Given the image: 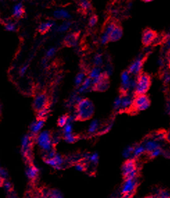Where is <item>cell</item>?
Masks as SVG:
<instances>
[{"label": "cell", "mask_w": 170, "mask_h": 198, "mask_svg": "<svg viewBox=\"0 0 170 198\" xmlns=\"http://www.w3.org/2000/svg\"><path fill=\"white\" fill-rule=\"evenodd\" d=\"M86 158L90 163L97 165L99 161V154L97 153H93L92 154H87L86 155Z\"/></svg>", "instance_id": "28"}, {"label": "cell", "mask_w": 170, "mask_h": 198, "mask_svg": "<svg viewBox=\"0 0 170 198\" xmlns=\"http://www.w3.org/2000/svg\"><path fill=\"white\" fill-rule=\"evenodd\" d=\"M81 99L82 98L81 97V94H78V93H76V94H72L70 97L69 101H68V106H69V107L76 106Z\"/></svg>", "instance_id": "25"}, {"label": "cell", "mask_w": 170, "mask_h": 198, "mask_svg": "<svg viewBox=\"0 0 170 198\" xmlns=\"http://www.w3.org/2000/svg\"><path fill=\"white\" fill-rule=\"evenodd\" d=\"M143 1L145 2H152L153 0H143Z\"/></svg>", "instance_id": "57"}, {"label": "cell", "mask_w": 170, "mask_h": 198, "mask_svg": "<svg viewBox=\"0 0 170 198\" xmlns=\"http://www.w3.org/2000/svg\"><path fill=\"white\" fill-rule=\"evenodd\" d=\"M49 110L47 107L40 110H39V111H38V119H45L47 117L48 115H49Z\"/></svg>", "instance_id": "33"}, {"label": "cell", "mask_w": 170, "mask_h": 198, "mask_svg": "<svg viewBox=\"0 0 170 198\" xmlns=\"http://www.w3.org/2000/svg\"><path fill=\"white\" fill-rule=\"evenodd\" d=\"M134 98L131 95L128 94L121 96V110H127L133 107Z\"/></svg>", "instance_id": "15"}, {"label": "cell", "mask_w": 170, "mask_h": 198, "mask_svg": "<svg viewBox=\"0 0 170 198\" xmlns=\"http://www.w3.org/2000/svg\"><path fill=\"white\" fill-rule=\"evenodd\" d=\"M63 134H67V133H72L73 132V125L72 122L70 121H67V123L63 127Z\"/></svg>", "instance_id": "34"}, {"label": "cell", "mask_w": 170, "mask_h": 198, "mask_svg": "<svg viewBox=\"0 0 170 198\" xmlns=\"http://www.w3.org/2000/svg\"><path fill=\"white\" fill-rule=\"evenodd\" d=\"M2 186L4 188V190L7 192V193H11L12 192V189H13V186L11 184V183L9 182V181L6 180H4V182L2 183Z\"/></svg>", "instance_id": "35"}, {"label": "cell", "mask_w": 170, "mask_h": 198, "mask_svg": "<svg viewBox=\"0 0 170 198\" xmlns=\"http://www.w3.org/2000/svg\"><path fill=\"white\" fill-rule=\"evenodd\" d=\"M134 146H127L126 148L124 149L123 151V156L126 158H131L133 157V151H134Z\"/></svg>", "instance_id": "32"}, {"label": "cell", "mask_w": 170, "mask_h": 198, "mask_svg": "<svg viewBox=\"0 0 170 198\" xmlns=\"http://www.w3.org/2000/svg\"><path fill=\"white\" fill-rule=\"evenodd\" d=\"M71 27V22L69 21H65L57 27V31L60 33L66 32Z\"/></svg>", "instance_id": "29"}, {"label": "cell", "mask_w": 170, "mask_h": 198, "mask_svg": "<svg viewBox=\"0 0 170 198\" xmlns=\"http://www.w3.org/2000/svg\"><path fill=\"white\" fill-rule=\"evenodd\" d=\"M151 105V102L149 97L146 94L137 95L134 98L133 107L138 111H144L149 108Z\"/></svg>", "instance_id": "5"}, {"label": "cell", "mask_w": 170, "mask_h": 198, "mask_svg": "<svg viewBox=\"0 0 170 198\" xmlns=\"http://www.w3.org/2000/svg\"><path fill=\"white\" fill-rule=\"evenodd\" d=\"M13 15L16 18H21L24 15V7L22 3H18L14 6L13 8Z\"/></svg>", "instance_id": "21"}, {"label": "cell", "mask_w": 170, "mask_h": 198, "mask_svg": "<svg viewBox=\"0 0 170 198\" xmlns=\"http://www.w3.org/2000/svg\"><path fill=\"white\" fill-rule=\"evenodd\" d=\"M103 73V72L101 71V69L100 67L98 66H95L93 67L92 69L90 70V71L89 72L88 78H90L92 80H95V79L98 78Z\"/></svg>", "instance_id": "24"}, {"label": "cell", "mask_w": 170, "mask_h": 198, "mask_svg": "<svg viewBox=\"0 0 170 198\" xmlns=\"http://www.w3.org/2000/svg\"><path fill=\"white\" fill-rule=\"evenodd\" d=\"M123 36V30L121 29V27L120 26L116 25L114 29L112 31V32L110 34L109 38L110 41L112 42H116L119 40H120L121 38Z\"/></svg>", "instance_id": "17"}, {"label": "cell", "mask_w": 170, "mask_h": 198, "mask_svg": "<svg viewBox=\"0 0 170 198\" xmlns=\"http://www.w3.org/2000/svg\"><path fill=\"white\" fill-rule=\"evenodd\" d=\"M78 42V36L76 34H70L65 38V43L68 46H75Z\"/></svg>", "instance_id": "20"}, {"label": "cell", "mask_w": 170, "mask_h": 198, "mask_svg": "<svg viewBox=\"0 0 170 198\" xmlns=\"http://www.w3.org/2000/svg\"><path fill=\"white\" fill-rule=\"evenodd\" d=\"M98 18L96 16H92V17H90V18L89 20V25L90 27H94L97 23Z\"/></svg>", "instance_id": "45"}, {"label": "cell", "mask_w": 170, "mask_h": 198, "mask_svg": "<svg viewBox=\"0 0 170 198\" xmlns=\"http://www.w3.org/2000/svg\"><path fill=\"white\" fill-rule=\"evenodd\" d=\"M100 121L97 119H93L89 124L87 131H88L90 134H94L98 131L99 128H100Z\"/></svg>", "instance_id": "23"}, {"label": "cell", "mask_w": 170, "mask_h": 198, "mask_svg": "<svg viewBox=\"0 0 170 198\" xmlns=\"http://www.w3.org/2000/svg\"><path fill=\"white\" fill-rule=\"evenodd\" d=\"M124 183L123 184L121 193L125 195L127 193H135L136 187L138 186L137 178H129L124 179Z\"/></svg>", "instance_id": "8"}, {"label": "cell", "mask_w": 170, "mask_h": 198, "mask_svg": "<svg viewBox=\"0 0 170 198\" xmlns=\"http://www.w3.org/2000/svg\"><path fill=\"white\" fill-rule=\"evenodd\" d=\"M146 152L145 149H144V146L143 145H139L134 146V151H133V157L137 158L140 156L141 155H142L143 154Z\"/></svg>", "instance_id": "26"}, {"label": "cell", "mask_w": 170, "mask_h": 198, "mask_svg": "<svg viewBox=\"0 0 170 198\" xmlns=\"http://www.w3.org/2000/svg\"><path fill=\"white\" fill-rule=\"evenodd\" d=\"M42 196V194L40 195V196H37V195H36V196H32L30 198H41Z\"/></svg>", "instance_id": "54"}, {"label": "cell", "mask_w": 170, "mask_h": 198, "mask_svg": "<svg viewBox=\"0 0 170 198\" xmlns=\"http://www.w3.org/2000/svg\"><path fill=\"white\" fill-rule=\"evenodd\" d=\"M75 169L78 171L83 172L86 169V165H85V164H83V163H78L75 165Z\"/></svg>", "instance_id": "46"}, {"label": "cell", "mask_w": 170, "mask_h": 198, "mask_svg": "<svg viewBox=\"0 0 170 198\" xmlns=\"http://www.w3.org/2000/svg\"><path fill=\"white\" fill-rule=\"evenodd\" d=\"M22 152L24 157L29 159L31 155V149L32 145V137L29 135H25L22 138Z\"/></svg>", "instance_id": "7"}, {"label": "cell", "mask_w": 170, "mask_h": 198, "mask_svg": "<svg viewBox=\"0 0 170 198\" xmlns=\"http://www.w3.org/2000/svg\"><path fill=\"white\" fill-rule=\"evenodd\" d=\"M143 66V58L142 56H138L130 65L128 71L131 75L138 76L140 74Z\"/></svg>", "instance_id": "9"}, {"label": "cell", "mask_w": 170, "mask_h": 198, "mask_svg": "<svg viewBox=\"0 0 170 198\" xmlns=\"http://www.w3.org/2000/svg\"><path fill=\"white\" fill-rule=\"evenodd\" d=\"M39 173L38 168L33 165H30L26 169V175L30 180H35Z\"/></svg>", "instance_id": "18"}, {"label": "cell", "mask_w": 170, "mask_h": 198, "mask_svg": "<svg viewBox=\"0 0 170 198\" xmlns=\"http://www.w3.org/2000/svg\"><path fill=\"white\" fill-rule=\"evenodd\" d=\"M55 25V22L52 20H49L42 22L38 27V30L40 33H46L51 28H52Z\"/></svg>", "instance_id": "22"}, {"label": "cell", "mask_w": 170, "mask_h": 198, "mask_svg": "<svg viewBox=\"0 0 170 198\" xmlns=\"http://www.w3.org/2000/svg\"><path fill=\"white\" fill-rule=\"evenodd\" d=\"M64 140L66 142L69 144H72L76 142L77 140V137L76 135H74L72 133H67V134H64Z\"/></svg>", "instance_id": "31"}, {"label": "cell", "mask_w": 170, "mask_h": 198, "mask_svg": "<svg viewBox=\"0 0 170 198\" xmlns=\"http://www.w3.org/2000/svg\"><path fill=\"white\" fill-rule=\"evenodd\" d=\"M132 80L131 75L128 70L124 71L121 75V89L124 92H128L130 91V85Z\"/></svg>", "instance_id": "11"}, {"label": "cell", "mask_w": 170, "mask_h": 198, "mask_svg": "<svg viewBox=\"0 0 170 198\" xmlns=\"http://www.w3.org/2000/svg\"><path fill=\"white\" fill-rule=\"evenodd\" d=\"M163 80L165 83H169L170 80V76L169 73H165L163 76Z\"/></svg>", "instance_id": "51"}, {"label": "cell", "mask_w": 170, "mask_h": 198, "mask_svg": "<svg viewBox=\"0 0 170 198\" xmlns=\"http://www.w3.org/2000/svg\"><path fill=\"white\" fill-rule=\"evenodd\" d=\"M110 41V38H109V35L106 34H105L103 32V34H102V35L101 36V44L103 45H106L107 44L108 42Z\"/></svg>", "instance_id": "43"}, {"label": "cell", "mask_w": 170, "mask_h": 198, "mask_svg": "<svg viewBox=\"0 0 170 198\" xmlns=\"http://www.w3.org/2000/svg\"><path fill=\"white\" fill-rule=\"evenodd\" d=\"M156 198H169V193L167 191H162Z\"/></svg>", "instance_id": "48"}, {"label": "cell", "mask_w": 170, "mask_h": 198, "mask_svg": "<svg viewBox=\"0 0 170 198\" xmlns=\"http://www.w3.org/2000/svg\"><path fill=\"white\" fill-rule=\"evenodd\" d=\"M158 64L160 65V66H163V60L162 59H160L158 61Z\"/></svg>", "instance_id": "53"}, {"label": "cell", "mask_w": 170, "mask_h": 198, "mask_svg": "<svg viewBox=\"0 0 170 198\" xmlns=\"http://www.w3.org/2000/svg\"><path fill=\"white\" fill-rule=\"evenodd\" d=\"M108 77L104 74V72L98 78L92 80L93 89L98 92H105L109 87Z\"/></svg>", "instance_id": "6"}, {"label": "cell", "mask_w": 170, "mask_h": 198, "mask_svg": "<svg viewBox=\"0 0 170 198\" xmlns=\"http://www.w3.org/2000/svg\"><path fill=\"white\" fill-rule=\"evenodd\" d=\"M144 198H156V197H155L154 196H148V197H144Z\"/></svg>", "instance_id": "56"}, {"label": "cell", "mask_w": 170, "mask_h": 198, "mask_svg": "<svg viewBox=\"0 0 170 198\" xmlns=\"http://www.w3.org/2000/svg\"><path fill=\"white\" fill-rule=\"evenodd\" d=\"M163 154V150L161 148H158V149H156L154 150V151H152L151 152L149 153V156L150 158H155V157H158L160 155H161Z\"/></svg>", "instance_id": "41"}, {"label": "cell", "mask_w": 170, "mask_h": 198, "mask_svg": "<svg viewBox=\"0 0 170 198\" xmlns=\"http://www.w3.org/2000/svg\"><path fill=\"white\" fill-rule=\"evenodd\" d=\"M103 56L101 54H96L94 57H93V63L95 66L100 67L103 64Z\"/></svg>", "instance_id": "30"}, {"label": "cell", "mask_w": 170, "mask_h": 198, "mask_svg": "<svg viewBox=\"0 0 170 198\" xmlns=\"http://www.w3.org/2000/svg\"><path fill=\"white\" fill-rule=\"evenodd\" d=\"M48 103V98L45 94H38L36 96L33 100V108L36 111H39L42 109L46 107Z\"/></svg>", "instance_id": "10"}, {"label": "cell", "mask_w": 170, "mask_h": 198, "mask_svg": "<svg viewBox=\"0 0 170 198\" xmlns=\"http://www.w3.org/2000/svg\"><path fill=\"white\" fill-rule=\"evenodd\" d=\"M135 193H127V194H125L124 195V196L121 197V198H132L133 196H134Z\"/></svg>", "instance_id": "52"}, {"label": "cell", "mask_w": 170, "mask_h": 198, "mask_svg": "<svg viewBox=\"0 0 170 198\" xmlns=\"http://www.w3.org/2000/svg\"><path fill=\"white\" fill-rule=\"evenodd\" d=\"M5 29L8 32H15L17 29V26L14 22H9L5 25Z\"/></svg>", "instance_id": "40"}, {"label": "cell", "mask_w": 170, "mask_h": 198, "mask_svg": "<svg viewBox=\"0 0 170 198\" xmlns=\"http://www.w3.org/2000/svg\"><path fill=\"white\" fill-rule=\"evenodd\" d=\"M80 6L84 11L90 10L91 8V4L89 0H80Z\"/></svg>", "instance_id": "38"}, {"label": "cell", "mask_w": 170, "mask_h": 198, "mask_svg": "<svg viewBox=\"0 0 170 198\" xmlns=\"http://www.w3.org/2000/svg\"><path fill=\"white\" fill-rule=\"evenodd\" d=\"M76 107V117L81 121L90 119L95 113L94 104L88 98H82Z\"/></svg>", "instance_id": "1"}, {"label": "cell", "mask_w": 170, "mask_h": 198, "mask_svg": "<svg viewBox=\"0 0 170 198\" xmlns=\"http://www.w3.org/2000/svg\"><path fill=\"white\" fill-rule=\"evenodd\" d=\"M113 108L116 111L121 110V96L116 97L113 102Z\"/></svg>", "instance_id": "39"}, {"label": "cell", "mask_w": 170, "mask_h": 198, "mask_svg": "<svg viewBox=\"0 0 170 198\" xmlns=\"http://www.w3.org/2000/svg\"><path fill=\"white\" fill-rule=\"evenodd\" d=\"M121 172H122L124 179L136 177L138 170L135 160L134 158H129L124 163L122 167H121Z\"/></svg>", "instance_id": "4"}, {"label": "cell", "mask_w": 170, "mask_h": 198, "mask_svg": "<svg viewBox=\"0 0 170 198\" xmlns=\"http://www.w3.org/2000/svg\"><path fill=\"white\" fill-rule=\"evenodd\" d=\"M28 68H29V66H28L27 64H25L23 66H22L20 70H19V74H20L21 76H23L25 75V73H27L28 70Z\"/></svg>", "instance_id": "50"}, {"label": "cell", "mask_w": 170, "mask_h": 198, "mask_svg": "<svg viewBox=\"0 0 170 198\" xmlns=\"http://www.w3.org/2000/svg\"><path fill=\"white\" fill-rule=\"evenodd\" d=\"M45 124V119H38L36 121H33L30 126L31 133L33 135H38L44 127Z\"/></svg>", "instance_id": "16"}, {"label": "cell", "mask_w": 170, "mask_h": 198, "mask_svg": "<svg viewBox=\"0 0 170 198\" xmlns=\"http://www.w3.org/2000/svg\"><path fill=\"white\" fill-rule=\"evenodd\" d=\"M36 143L42 151L49 152L53 149L52 136L47 131H43L39 133L36 137Z\"/></svg>", "instance_id": "2"}, {"label": "cell", "mask_w": 170, "mask_h": 198, "mask_svg": "<svg viewBox=\"0 0 170 198\" xmlns=\"http://www.w3.org/2000/svg\"><path fill=\"white\" fill-rule=\"evenodd\" d=\"M53 17L59 20H66L70 18V14L65 9H58L53 12Z\"/></svg>", "instance_id": "19"}, {"label": "cell", "mask_w": 170, "mask_h": 198, "mask_svg": "<svg viewBox=\"0 0 170 198\" xmlns=\"http://www.w3.org/2000/svg\"><path fill=\"white\" fill-rule=\"evenodd\" d=\"M86 78V73H83V72L79 73L78 74L75 76V78H74L75 86L79 87L82 84V83H83V82L84 81Z\"/></svg>", "instance_id": "27"}, {"label": "cell", "mask_w": 170, "mask_h": 198, "mask_svg": "<svg viewBox=\"0 0 170 198\" xmlns=\"http://www.w3.org/2000/svg\"><path fill=\"white\" fill-rule=\"evenodd\" d=\"M155 36H156V34L155 32L150 29H147L144 31L142 34V42L144 46H149L154 42Z\"/></svg>", "instance_id": "12"}, {"label": "cell", "mask_w": 170, "mask_h": 198, "mask_svg": "<svg viewBox=\"0 0 170 198\" xmlns=\"http://www.w3.org/2000/svg\"><path fill=\"white\" fill-rule=\"evenodd\" d=\"M113 126V123H110L108 125H106V126L104 127V128L101 130V133L102 134H104V133H106L108 132L110 129L112 128V127Z\"/></svg>", "instance_id": "49"}, {"label": "cell", "mask_w": 170, "mask_h": 198, "mask_svg": "<svg viewBox=\"0 0 170 198\" xmlns=\"http://www.w3.org/2000/svg\"><path fill=\"white\" fill-rule=\"evenodd\" d=\"M151 86V78L147 73H140L136 78L135 92L137 95L145 94Z\"/></svg>", "instance_id": "3"}, {"label": "cell", "mask_w": 170, "mask_h": 198, "mask_svg": "<svg viewBox=\"0 0 170 198\" xmlns=\"http://www.w3.org/2000/svg\"><path fill=\"white\" fill-rule=\"evenodd\" d=\"M93 89V83L92 80L88 77H86L84 81L82 83L78 89V94H83L92 91Z\"/></svg>", "instance_id": "13"}, {"label": "cell", "mask_w": 170, "mask_h": 198, "mask_svg": "<svg viewBox=\"0 0 170 198\" xmlns=\"http://www.w3.org/2000/svg\"><path fill=\"white\" fill-rule=\"evenodd\" d=\"M56 52V50L55 47H51V48L47 50L46 52V56L47 58L52 57V56H54Z\"/></svg>", "instance_id": "44"}, {"label": "cell", "mask_w": 170, "mask_h": 198, "mask_svg": "<svg viewBox=\"0 0 170 198\" xmlns=\"http://www.w3.org/2000/svg\"><path fill=\"white\" fill-rule=\"evenodd\" d=\"M0 177H2V179L3 180H6L8 177V172H6V170L2 168V167H0Z\"/></svg>", "instance_id": "47"}, {"label": "cell", "mask_w": 170, "mask_h": 198, "mask_svg": "<svg viewBox=\"0 0 170 198\" xmlns=\"http://www.w3.org/2000/svg\"><path fill=\"white\" fill-rule=\"evenodd\" d=\"M116 26V24L113 22H110L109 23H108L107 25L105 27V29L104 31V33L108 35H110V34L112 32V31L114 29V28Z\"/></svg>", "instance_id": "36"}, {"label": "cell", "mask_w": 170, "mask_h": 198, "mask_svg": "<svg viewBox=\"0 0 170 198\" xmlns=\"http://www.w3.org/2000/svg\"><path fill=\"white\" fill-rule=\"evenodd\" d=\"M143 145L144 146V149H145L146 152L148 153V154L155 149L160 148V144L159 141L155 140L154 138L147 139L145 142H144Z\"/></svg>", "instance_id": "14"}, {"label": "cell", "mask_w": 170, "mask_h": 198, "mask_svg": "<svg viewBox=\"0 0 170 198\" xmlns=\"http://www.w3.org/2000/svg\"><path fill=\"white\" fill-rule=\"evenodd\" d=\"M3 182H4V180H3V179H2V177H0V186H2Z\"/></svg>", "instance_id": "55"}, {"label": "cell", "mask_w": 170, "mask_h": 198, "mask_svg": "<svg viewBox=\"0 0 170 198\" xmlns=\"http://www.w3.org/2000/svg\"><path fill=\"white\" fill-rule=\"evenodd\" d=\"M67 121H68V116H66V115L61 116V117L58 118V119L57 121L58 126L59 127L63 128V127L67 123Z\"/></svg>", "instance_id": "37"}, {"label": "cell", "mask_w": 170, "mask_h": 198, "mask_svg": "<svg viewBox=\"0 0 170 198\" xmlns=\"http://www.w3.org/2000/svg\"><path fill=\"white\" fill-rule=\"evenodd\" d=\"M48 198H63V196H62L61 193L59 191L53 190L49 192V195Z\"/></svg>", "instance_id": "42"}]
</instances>
